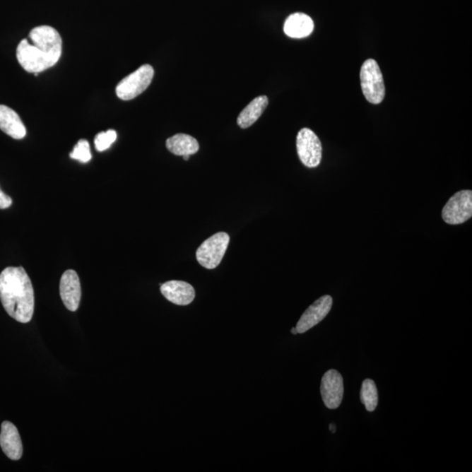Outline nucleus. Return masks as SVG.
Instances as JSON below:
<instances>
[{
  "instance_id": "nucleus-1",
  "label": "nucleus",
  "mask_w": 472,
  "mask_h": 472,
  "mask_svg": "<svg viewBox=\"0 0 472 472\" xmlns=\"http://www.w3.org/2000/svg\"><path fill=\"white\" fill-rule=\"evenodd\" d=\"M28 39L21 40L16 53L18 64L25 71L40 73L54 67L60 60L62 40L54 28L37 27L30 32Z\"/></svg>"
},
{
  "instance_id": "nucleus-2",
  "label": "nucleus",
  "mask_w": 472,
  "mask_h": 472,
  "mask_svg": "<svg viewBox=\"0 0 472 472\" xmlns=\"http://www.w3.org/2000/svg\"><path fill=\"white\" fill-rule=\"evenodd\" d=\"M0 300L11 318L30 322L35 312V293L30 278L22 267H8L0 274Z\"/></svg>"
},
{
  "instance_id": "nucleus-3",
  "label": "nucleus",
  "mask_w": 472,
  "mask_h": 472,
  "mask_svg": "<svg viewBox=\"0 0 472 472\" xmlns=\"http://www.w3.org/2000/svg\"><path fill=\"white\" fill-rule=\"evenodd\" d=\"M360 83L365 98L372 105H379L385 98L384 79L374 59H368L361 67Z\"/></svg>"
},
{
  "instance_id": "nucleus-4",
  "label": "nucleus",
  "mask_w": 472,
  "mask_h": 472,
  "mask_svg": "<svg viewBox=\"0 0 472 472\" xmlns=\"http://www.w3.org/2000/svg\"><path fill=\"white\" fill-rule=\"evenodd\" d=\"M154 69L152 66L143 65L117 84L116 93L121 100L129 101L138 97L152 83Z\"/></svg>"
},
{
  "instance_id": "nucleus-5",
  "label": "nucleus",
  "mask_w": 472,
  "mask_h": 472,
  "mask_svg": "<svg viewBox=\"0 0 472 472\" xmlns=\"http://www.w3.org/2000/svg\"><path fill=\"white\" fill-rule=\"evenodd\" d=\"M230 242V235L225 232H219L206 240L197 249L198 263L208 270L218 267L227 252Z\"/></svg>"
},
{
  "instance_id": "nucleus-6",
  "label": "nucleus",
  "mask_w": 472,
  "mask_h": 472,
  "mask_svg": "<svg viewBox=\"0 0 472 472\" xmlns=\"http://www.w3.org/2000/svg\"><path fill=\"white\" fill-rule=\"evenodd\" d=\"M442 219L449 225H459L472 216V191L463 190L449 199L442 212Z\"/></svg>"
},
{
  "instance_id": "nucleus-7",
  "label": "nucleus",
  "mask_w": 472,
  "mask_h": 472,
  "mask_svg": "<svg viewBox=\"0 0 472 472\" xmlns=\"http://www.w3.org/2000/svg\"><path fill=\"white\" fill-rule=\"evenodd\" d=\"M297 150L298 157L305 167H319L322 160V145L314 132L308 128L302 129L297 136Z\"/></svg>"
},
{
  "instance_id": "nucleus-8",
  "label": "nucleus",
  "mask_w": 472,
  "mask_h": 472,
  "mask_svg": "<svg viewBox=\"0 0 472 472\" xmlns=\"http://www.w3.org/2000/svg\"><path fill=\"white\" fill-rule=\"evenodd\" d=\"M320 393L326 408L336 409L341 406L344 396V382L337 370H331L324 374Z\"/></svg>"
},
{
  "instance_id": "nucleus-9",
  "label": "nucleus",
  "mask_w": 472,
  "mask_h": 472,
  "mask_svg": "<svg viewBox=\"0 0 472 472\" xmlns=\"http://www.w3.org/2000/svg\"><path fill=\"white\" fill-rule=\"evenodd\" d=\"M333 297L329 295L321 297L306 309L296 326L297 334H305L317 326L329 314L333 307Z\"/></svg>"
},
{
  "instance_id": "nucleus-10",
  "label": "nucleus",
  "mask_w": 472,
  "mask_h": 472,
  "mask_svg": "<svg viewBox=\"0 0 472 472\" xmlns=\"http://www.w3.org/2000/svg\"><path fill=\"white\" fill-rule=\"evenodd\" d=\"M60 294L66 308L70 312L77 311L82 297V289L79 276L75 271L69 270L62 275Z\"/></svg>"
},
{
  "instance_id": "nucleus-11",
  "label": "nucleus",
  "mask_w": 472,
  "mask_h": 472,
  "mask_svg": "<svg viewBox=\"0 0 472 472\" xmlns=\"http://www.w3.org/2000/svg\"><path fill=\"white\" fill-rule=\"evenodd\" d=\"M0 446L11 460L17 461L23 454V445L17 427L10 422H3L0 433Z\"/></svg>"
},
{
  "instance_id": "nucleus-12",
  "label": "nucleus",
  "mask_w": 472,
  "mask_h": 472,
  "mask_svg": "<svg viewBox=\"0 0 472 472\" xmlns=\"http://www.w3.org/2000/svg\"><path fill=\"white\" fill-rule=\"evenodd\" d=\"M162 295L172 304L177 305H188L194 300V288L187 282L172 280L161 285Z\"/></svg>"
},
{
  "instance_id": "nucleus-13",
  "label": "nucleus",
  "mask_w": 472,
  "mask_h": 472,
  "mask_svg": "<svg viewBox=\"0 0 472 472\" xmlns=\"http://www.w3.org/2000/svg\"><path fill=\"white\" fill-rule=\"evenodd\" d=\"M0 130L14 139H22L27 135L20 116L6 105H0Z\"/></svg>"
},
{
  "instance_id": "nucleus-14",
  "label": "nucleus",
  "mask_w": 472,
  "mask_h": 472,
  "mask_svg": "<svg viewBox=\"0 0 472 472\" xmlns=\"http://www.w3.org/2000/svg\"><path fill=\"white\" fill-rule=\"evenodd\" d=\"M314 22L307 14L296 13L287 18L283 27L285 35L294 39L305 38L312 35Z\"/></svg>"
},
{
  "instance_id": "nucleus-15",
  "label": "nucleus",
  "mask_w": 472,
  "mask_h": 472,
  "mask_svg": "<svg viewBox=\"0 0 472 472\" xmlns=\"http://www.w3.org/2000/svg\"><path fill=\"white\" fill-rule=\"evenodd\" d=\"M269 105V99L266 95H260L254 98L249 105L243 109L237 118V124L242 129H247L253 125L259 119L261 114Z\"/></svg>"
},
{
  "instance_id": "nucleus-16",
  "label": "nucleus",
  "mask_w": 472,
  "mask_h": 472,
  "mask_svg": "<svg viewBox=\"0 0 472 472\" xmlns=\"http://www.w3.org/2000/svg\"><path fill=\"white\" fill-rule=\"evenodd\" d=\"M167 147L170 153L177 156L194 155L198 153L200 145L196 139L187 134H176L167 140Z\"/></svg>"
},
{
  "instance_id": "nucleus-17",
  "label": "nucleus",
  "mask_w": 472,
  "mask_h": 472,
  "mask_svg": "<svg viewBox=\"0 0 472 472\" xmlns=\"http://www.w3.org/2000/svg\"><path fill=\"white\" fill-rule=\"evenodd\" d=\"M360 400L368 412H374L378 406V390L374 381L365 379L361 386Z\"/></svg>"
},
{
  "instance_id": "nucleus-18",
  "label": "nucleus",
  "mask_w": 472,
  "mask_h": 472,
  "mask_svg": "<svg viewBox=\"0 0 472 472\" xmlns=\"http://www.w3.org/2000/svg\"><path fill=\"white\" fill-rule=\"evenodd\" d=\"M73 160H78L81 163H88L91 160L92 155L90 153V143L85 139L79 140L77 145L73 148V152L69 155Z\"/></svg>"
},
{
  "instance_id": "nucleus-19",
  "label": "nucleus",
  "mask_w": 472,
  "mask_h": 472,
  "mask_svg": "<svg viewBox=\"0 0 472 472\" xmlns=\"http://www.w3.org/2000/svg\"><path fill=\"white\" fill-rule=\"evenodd\" d=\"M117 138V134L116 131L109 130L105 132H100L95 138V149L98 152H105V151L109 149L112 146V143L116 141Z\"/></svg>"
},
{
  "instance_id": "nucleus-20",
  "label": "nucleus",
  "mask_w": 472,
  "mask_h": 472,
  "mask_svg": "<svg viewBox=\"0 0 472 472\" xmlns=\"http://www.w3.org/2000/svg\"><path fill=\"white\" fill-rule=\"evenodd\" d=\"M12 204V199H11L8 195L3 193L2 190L0 189V209L8 208Z\"/></svg>"
},
{
  "instance_id": "nucleus-21",
  "label": "nucleus",
  "mask_w": 472,
  "mask_h": 472,
  "mask_svg": "<svg viewBox=\"0 0 472 472\" xmlns=\"http://www.w3.org/2000/svg\"><path fill=\"white\" fill-rule=\"evenodd\" d=\"M291 333H293L294 335L297 334V330H296V327L293 328V329H291Z\"/></svg>"
},
{
  "instance_id": "nucleus-22",
  "label": "nucleus",
  "mask_w": 472,
  "mask_h": 472,
  "mask_svg": "<svg viewBox=\"0 0 472 472\" xmlns=\"http://www.w3.org/2000/svg\"><path fill=\"white\" fill-rule=\"evenodd\" d=\"M184 160H189L190 156L189 155H185V156H183Z\"/></svg>"
},
{
  "instance_id": "nucleus-23",
  "label": "nucleus",
  "mask_w": 472,
  "mask_h": 472,
  "mask_svg": "<svg viewBox=\"0 0 472 472\" xmlns=\"http://www.w3.org/2000/svg\"><path fill=\"white\" fill-rule=\"evenodd\" d=\"M334 426L333 425V424H331V431H333V432H334V431H335V430L334 429Z\"/></svg>"
}]
</instances>
